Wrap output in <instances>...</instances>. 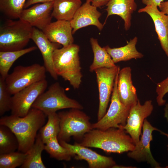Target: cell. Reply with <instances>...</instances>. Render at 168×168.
I'll return each mask as SVG.
<instances>
[{"label": "cell", "mask_w": 168, "mask_h": 168, "mask_svg": "<svg viewBox=\"0 0 168 168\" xmlns=\"http://www.w3.org/2000/svg\"><path fill=\"white\" fill-rule=\"evenodd\" d=\"M47 115L42 111L31 108L25 116L11 115L1 117L0 125L8 127L16 137L18 151L27 153L35 142L37 132L44 125Z\"/></svg>", "instance_id": "1"}, {"label": "cell", "mask_w": 168, "mask_h": 168, "mask_svg": "<svg viewBox=\"0 0 168 168\" xmlns=\"http://www.w3.org/2000/svg\"><path fill=\"white\" fill-rule=\"evenodd\" d=\"M77 143L84 147L118 153L132 151L135 147L132 138L124 129L114 128L104 130L93 129Z\"/></svg>", "instance_id": "2"}, {"label": "cell", "mask_w": 168, "mask_h": 168, "mask_svg": "<svg viewBox=\"0 0 168 168\" xmlns=\"http://www.w3.org/2000/svg\"><path fill=\"white\" fill-rule=\"evenodd\" d=\"M79 50V46L73 44L56 49L53 56L54 67L57 75L68 81L75 89L79 88L83 76Z\"/></svg>", "instance_id": "3"}, {"label": "cell", "mask_w": 168, "mask_h": 168, "mask_svg": "<svg viewBox=\"0 0 168 168\" xmlns=\"http://www.w3.org/2000/svg\"><path fill=\"white\" fill-rule=\"evenodd\" d=\"M32 29L29 23L20 19L7 21L0 27V51L24 49L31 39Z\"/></svg>", "instance_id": "4"}, {"label": "cell", "mask_w": 168, "mask_h": 168, "mask_svg": "<svg viewBox=\"0 0 168 168\" xmlns=\"http://www.w3.org/2000/svg\"><path fill=\"white\" fill-rule=\"evenodd\" d=\"M60 119L58 141L69 142L71 137L80 141L84 135L93 129L90 117L81 110L72 108L58 113Z\"/></svg>", "instance_id": "5"}, {"label": "cell", "mask_w": 168, "mask_h": 168, "mask_svg": "<svg viewBox=\"0 0 168 168\" xmlns=\"http://www.w3.org/2000/svg\"><path fill=\"white\" fill-rule=\"evenodd\" d=\"M32 108L41 110L47 116L61 109L75 108L82 110L83 109L78 102L66 95L64 89L57 82L51 85L47 91L38 97Z\"/></svg>", "instance_id": "6"}, {"label": "cell", "mask_w": 168, "mask_h": 168, "mask_svg": "<svg viewBox=\"0 0 168 168\" xmlns=\"http://www.w3.org/2000/svg\"><path fill=\"white\" fill-rule=\"evenodd\" d=\"M46 71L44 66L38 63L16 66L5 79L7 90L13 95L34 83L46 79Z\"/></svg>", "instance_id": "7"}, {"label": "cell", "mask_w": 168, "mask_h": 168, "mask_svg": "<svg viewBox=\"0 0 168 168\" xmlns=\"http://www.w3.org/2000/svg\"><path fill=\"white\" fill-rule=\"evenodd\" d=\"M118 70L115 79L111 103L105 114L100 120L92 124V129L105 130L111 128H120L126 123L130 107L125 106L120 100L117 92Z\"/></svg>", "instance_id": "8"}, {"label": "cell", "mask_w": 168, "mask_h": 168, "mask_svg": "<svg viewBox=\"0 0 168 168\" xmlns=\"http://www.w3.org/2000/svg\"><path fill=\"white\" fill-rule=\"evenodd\" d=\"M47 86L46 79L34 83L20 91L12 96L11 114L22 117L26 116L38 97Z\"/></svg>", "instance_id": "9"}, {"label": "cell", "mask_w": 168, "mask_h": 168, "mask_svg": "<svg viewBox=\"0 0 168 168\" xmlns=\"http://www.w3.org/2000/svg\"><path fill=\"white\" fill-rule=\"evenodd\" d=\"M119 66L110 68H102L96 70L99 94V105L97 113V121L105 114L107 109L112 93L115 79Z\"/></svg>", "instance_id": "10"}, {"label": "cell", "mask_w": 168, "mask_h": 168, "mask_svg": "<svg viewBox=\"0 0 168 168\" xmlns=\"http://www.w3.org/2000/svg\"><path fill=\"white\" fill-rule=\"evenodd\" d=\"M153 106L152 101L148 100L141 105L140 100L131 107L126 124L121 126L132 138L135 145L140 139L144 121L152 113Z\"/></svg>", "instance_id": "11"}, {"label": "cell", "mask_w": 168, "mask_h": 168, "mask_svg": "<svg viewBox=\"0 0 168 168\" xmlns=\"http://www.w3.org/2000/svg\"><path fill=\"white\" fill-rule=\"evenodd\" d=\"M142 130L139 141L135 145L134 149L128 152V156L138 162H147L153 168H161L153 157L150 148V142L153 139V132H159L160 130L152 126L146 119L144 121Z\"/></svg>", "instance_id": "12"}, {"label": "cell", "mask_w": 168, "mask_h": 168, "mask_svg": "<svg viewBox=\"0 0 168 168\" xmlns=\"http://www.w3.org/2000/svg\"><path fill=\"white\" fill-rule=\"evenodd\" d=\"M59 142L62 146L73 154L75 159L86 161L89 168H113L116 165L111 157L101 155L88 147L79 144L77 142L72 145L64 141H59Z\"/></svg>", "instance_id": "13"}, {"label": "cell", "mask_w": 168, "mask_h": 168, "mask_svg": "<svg viewBox=\"0 0 168 168\" xmlns=\"http://www.w3.org/2000/svg\"><path fill=\"white\" fill-rule=\"evenodd\" d=\"M54 3V1L37 3L28 8L24 9L19 19L42 30L51 22Z\"/></svg>", "instance_id": "14"}, {"label": "cell", "mask_w": 168, "mask_h": 168, "mask_svg": "<svg viewBox=\"0 0 168 168\" xmlns=\"http://www.w3.org/2000/svg\"><path fill=\"white\" fill-rule=\"evenodd\" d=\"M31 39L35 43L42 55L44 66L46 70L54 80L58 78L54 66L53 54L56 49L59 48L60 44L51 42L42 31L33 27Z\"/></svg>", "instance_id": "15"}, {"label": "cell", "mask_w": 168, "mask_h": 168, "mask_svg": "<svg viewBox=\"0 0 168 168\" xmlns=\"http://www.w3.org/2000/svg\"><path fill=\"white\" fill-rule=\"evenodd\" d=\"M101 15L97 7L86 2L78 9L70 21L72 28V34L80 28L90 25L94 26L101 30L104 25L99 20Z\"/></svg>", "instance_id": "16"}, {"label": "cell", "mask_w": 168, "mask_h": 168, "mask_svg": "<svg viewBox=\"0 0 168 168\" xmlns=\"http://www.w3.org/2000/svg\"><path fill=\"white\" fill-rule=\"evenodd\" d=\"M117 92L119 99L125 106L131 107L138 102L136 90L132 78V69L125 67L119 70L118 79Z\"/></svg>", "instance_id": "17"}, {"label": "cell", "mask_w": 168, "mask_h": 168, "mask_svg": "<svg viewBox=\"0 0 168 168\" xmlns=\"http://www.w3.org/2000/svg\"><path fill=\"white\" fill-rule=\"evenodd\" d=\"M42 31L51 42L58 43L63 47L73 43L72 28L69 21L57 20L51 22Z\"/></svg>", "instance_id": "18"}, {"label": "cell", "mask_w": 168, "mask_h": 168, "mask_svg": "<svg viewBox=\"0 0 168 168\" xmlns=\"http://www.w3.org/2000/svg\"><path fill=\"white\" fill-rule=\"evenodd\" d=\"M138 12L146 13L151 17L161 47L168 57V16L155 6H146L139 9Z\"/></svg>", "instance_id": "19"}, {"label": "cell", "mask_w": 168, "mask_h": 168, "mask_svg": "<svg viewBox=\"0 0 168 168\" xmlns=\"http://www.w3.org/2000/svg\"><path fill=\"white\" fill-rule=\"evenodd\" d=\"M107 15L105 24L111 15H117L124 21V29L128 30L131 26L132 14L137 8L135 0H110L106 5Z\"/></svg>", "instance_id": "20"}, {"label": "cell", "mask_w": 168, "mask_h": 168, "mask_svg": "<svg viewBox=\"0 0 168 168\" xmlns=\"http://www.w3.org/2000/svg\"><path fill=\"white\" fill-rule=\"evenodd\" d=\"M137 42L138 38L135 37L124 46L111 48L107 45L104 47L113 62L115 63L121 61H127L132 59L142 58L143 54L138 52L136 48V45Z\"/></svg>", "instance_id": "21"}, {"label": "cell", "mask_w": 168, "mask_h": 168, "mask_svg": "<svg viewBox=\"0 0 168 168\" xmlns=\"http://www.w3.org/2000/svg\"><path fill=\"white\" fill-rule=\"evenodd\" d=\"M82 4L81 0H55L52 16L57 20L70 21Z\"/></svg>", "instance_id": "22"}, {"label": "cell", "mask_w": 168, "mask_h": 168, "mask_svg": "<svg viewBox=\"0 0 168 168\" xmlns=\"http://www.w3.org/2000/svg\"><path fill=\"white\" fill-rule=\"evenodd\" d=\"M90 42L94 55L93 62L89 67L90 72L100 68H110L116 66L105 47L99 45L97 39L91 38Z\"/></svg>", "instance_id": "23"}, {"label": "cell", "mask_w": 168, "mask_h": 168, "mask_svg": "<svg viewBox=\"0 0 168 168\" xmlns=\"http://www.w3.org/2000/svg\"><path fill=\"white\" fill-rule=\"evenodd\" d=\"M45 143L40 134L37 135L34 144L28 152L27 155L21 168H45L41 158V153L44 150Z\"/></svg>", "instance_id": "24"}, {"label": "cell", "mask_w": 168, "mask_h": 168, "mask_svg": "<svg viewBox=\"0 0 168 168\" xmlns=\"http://www.w3.org/2000/svg\"><path fill=\"white\" fill-rule=\"evenodd\" d=\"M33 46L14 51H0V77L5 79L14 63L22 56L36 50Z\"/></svg>", "instance_id": "25"}, {"label": "cell", "mask_w": 168, "mask_h": 168, "mask_svg": "<svg viewBox=\"0 0 168 168\" xmlns=\"http://www.w3.org/2000/svg\"><path fill=\"white\" fill-rule=\"evenodd\" d=\"M19 147L18 139L7 127L0 125V154L15 152Z\"/></svg>", "instance_id": "26"}, {"label": "cell", "mask_w": 168, "mask_h": 168, "mask_svg": "<svg viewBox=\"0 0 168 168\" xmlns=\"http://www.w3.org/2000/svg\"><path fill=\"white\" fill-rule=\"evenodd\" d=\"M45 144L44 150L51 157L59 161H68L74 156L70 151L60 144L57 136L52 138Z\"/></svg>", "instance_id": "27"}, {"label": "cell", "mask_w": 168, "mask_h": 168, "mask_svg": "<svg viewBox=\"0 0 168 168\" xmlns=\"http://www.w3.org/2000/svg\"><path fill=\"white\" fill-rule=\"evenodd\" d=\"M47 116V122L40 129L39 133L45 144L52 138L58 136L60 130V119L58 114L51 113Z\"/></svg>", "instance_id": "28"}, {"label": "cell", "mask_w": 168, "mask_h": 168, "mask_svg": "<svg viewBox=\"0 0 168 168\" xmlns=\"http://www.w3.org/2000/svg\"><path fill=\"white\" fill-rule=\"evenodd\" d=\"M26 0H0V10L11 19H19Z\"/></svg>", "instance_id": "29"}, {"label": "cell", "mask_w": 168, "mask_h": 168, "mask_svg": "<svg viewBox=\"0 0 168 168\" xmlns=\"http://www.w3.org/2000/svg\"><path fill=\"white\" fill-rule=\"evenodd\" d=\"M27 153L19 151L0 154V168H15L21 166L24 162Z\"/></svg>", "instance_id": "30"}, {"label": "cell", "mask_w": 168, "mask_h": 168, "mask_svg": "<svg viewBox=\"0 0 168 168\" xmlns=\"http://www.w3.org/2000/svg\"><path fill=\"white\" fill-rule=\"evenodd\" d=\"M7 90L5 79L0 77V115L11 110L12 96Z\"/></svg>", "instance_id": "31"}, {"label": "cell", "mask_w": 168, "mask_h": 168, "mask_svg": "<svg viewBox=\"0 0 168 168\" xmlns=\"http://www.w3.org/2000/svg\"><path fill=\"white\" fill-rule=\"evenodd\" d=\"M156 92L157 96L156 101L158 105L161 106L165 105L166 101L164 99L165 95L168 92V77L157 84Z\"/></svg>", "instance_id": "32"}, {"label": "cell", "mask_w": 168, "mask_h": 168, "mask_svg": "<svg viewBox=\"0 0 168 168\" xmlns=\"http://www.w3.org/2000/svg\"><path fill=\"white\" fill-rule=\"evenodd\" d=\"M86 2L91 3L92 5L97 8H100L106 5L110 0H86Z\"/></svg>", "instance_id": "33"}, {"label": "cell", "mask_w": 168, "mask_h": 168, "mask_svg": "<svg viewBox=\"0 0 168 168\" xmlns=\"http://www.w3.org/2000/svg\"><path fill=\"white\" fill-rule=\"evenodd\" d=\"M55 0H26L24 6L26 9L30 6L37 3L50 2L54 1Z\"/></svg>", "instance_id": "34"}, {"label": "cell", "mask_w": 168, "mask_h": 168, "mask_svg": "<svg viewBox=\"0 0 168 168\" xmlns=\"http://www.w3.org/2000/svg\"><path fill=\"white\" fill-rule=\"evenodd\" d=\"M142 2L146 6H155L159 7L164 0H142Z\"/></svg>", "instance_id": "35"}, {"label": "cell", "mask_w": 168, "mask_h": 168, "mask_svg": "<svg viewBox=\"0 0 168 168\" xmlns=\"http://www.w3.org/2000/svg\"><path fill=\"white\" fill-rule=\"evenodd\" d=\"M159 7L161 12L168 16V1L162 2Z\"/></svg>", "instance_id": "36"}, {"label": "cell", "mask_w": 168, "mask_h": 168, "mask_svg": "<svg viewBox=\"0 0 168 168\" xmlns=\"http://www.w3.org/2000/svg\"><path fill=\"white\" fill-rule=\"evenodd\" d=\"M165 105V107L164 109V116L168 122V103H166Z\"/></svg>", "instance_id": "37"}, {"label": "cell", "mask_w": 168, "mask_h": 168, "mask_svg": "<svg viewBox=\"0 0 168 168\" xmlns=\"http://www.w3.org/2000/svg\"><path fill=\"white\" fill-rule=\"evenodd\" d=\"M113 168H136V167H135V166H120L118 165H116L115 166H114Z\"/></svg>", "instance_id": "38"}, {"label": "cell", "mask_w": 168, "mask_h": 168, "mask_svg": "<svg viewBox=\"0 0 168 168\" xmlns=\"http://www.w3.org/2000/svg\"><path fill=\"white\" fill-rule=\"evenodd\" d=\"M161 134L165 136H166L168 138V133H165L161 131H161L159 132Z\"/></svg>", "instance_id": "39"}, {"label": "cell", "mask_w": 168, "mask_h": 168, "mask_svg": "<svg viewBox=\"0 0 168 168\" xmlns=\"http://www.w3.org/2000/svg\"><path fill=\"white\" fill-rule=\"evenodd\" d=\"M167 150L168 151V144L167 145Z\"/></svg>", "instance_id": "40"}]
</instances>
